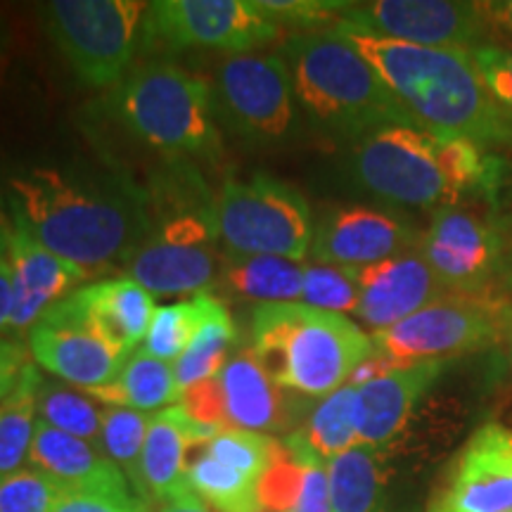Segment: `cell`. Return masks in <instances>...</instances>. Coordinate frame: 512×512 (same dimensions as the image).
<instances>
[{
    "label": "cell",
    "instance_id": "36",
    "mask_svg": "<svg viewBox=\"0 0 512 512\" xmlns=\"http://www.w3.org/2000/svg\"><path fill=\"white\" fill-rule=\"evenodd\" d=\"M273 446L275 439L266 437V434L233 430V427H226V430H221L214 439L204 444V448L216 460L235 467L242 475L252 477L254 482H259L268 470V465H271Z\"/></svg>",
    "mask_w": 512,
    "mask_h": 512
},
{
    "label": "cell",
    "instance_id": "46",
    "mask_svg": "<svg viewBox=\"0 0 512 512\" xmlns=\"http://www.w3.org/2000/svg\"><path fill=\"white\" fill-rule=\"evenodd\" d=\"M162 512H219V510L211 508L209 503H204L202 498L192 494V491H185V494L174 498V501L164 503Z\"/></svg>",
    "mask_w": 512,
    "mask_h": 512
},
{
    "label": "cell",
    "instance_id": "11",
    "mask_svg": "<svg viewBox=\"0 0 512 512\" xmlns=\"http://www.w3.org/2000/svg\"><path fill=\"white\" fill-rule=\"evenodd\" d=\"M273 22L256 0H157L147 3L140 50H226L230 55L254 53L278 36Z\"/></svg>",
    "mask_w": 512,
    "mask_h": 512
},
{
    "label": "cell",
    "instance_id": "51",
    "mask_svg": "<svg viewBox=\"0 0 512 512\" xmlns=\"http://www.w3.org/2000/svg\"><path fill=\"white\" fill-rule=\"evenodd\" d=\"M505 342H508V354H510V363H512V313L508 320V330H505Z\"/></svg>",
    "mask_w": 512,
    "mask_h": 512
},
{
    "label": "cell",
    "instance_id": "6",
    "mask_svg": "<svg viewBox=\"0 0 512 512\" xmlns=\"http://www.w3.org/2000/svg\"><path fill=\"white\" fill-rule=\"evenodd\" d=\"M249 342L275 384L309 399L335 394L375 356L373 335L361 325L304 302L256 306Z\"/></svg>",
    "mask_w": 512,
    "mask_h": 512
},
{
    "label": "cell",
    "instance_id": "44",
    "mask_svg": "<svg viewBox=\"0 0 512 512\" xmlns=\"http://www.w3.org/2000/svg\"><path fill=\"white\" fill-rule=\"evenodd\" d=\"M29 363V351L17 339L0 337V401L8 396Z\"/></svg>",
    "mask_w": 512,
    "mask_h": 512
},
{
    "label": "cell",
    "instance_id": "34",
    "mask_svg": "<svg viewBox=\"0 0 512 512\" xmlns=\"http://www.w3.org/2000/svg\"><path fill=\"white\" fill-rule=\"evenodd\" d=\"M102 411L105 408L81 389H72V384L43 380L38 392V420L91 444H98Z\"/></svg>",
    "mask_w": 512,
    "mask_h": 512
},
{
    "label": "cell",
    "instance_id": "37",
    "mask_svg": "<svg viewBox=\"0 0 512 512\" xmlns=\"http://www.w3.org/2000/svg\"><path fill=\"white\" fill-rule=\"evenodd\" d=\"M304 479V463L299 460L285 441L275 439L273 458L264 477L259 479V505L268 512H292L299 498Z\"/></svg>",
    "mask_w": 512,
    "mask_h": 512
},
{
    "label": "cell",
    "instance_id": "17",
    "mask_svg": "<svg viewBox=\"0 0 512 512\" xmlns=\"http://www.w3.org/2000/svg\"><path fill=\"white\" fill-rule=\"evenodd\" d=\"M27 342L36 366L81 392L117 380L128 358L57 306L29 332Z\"/></svg>",
    "mask_w": 512,
    "mask_h": 512
},
{
    "label": "cell",
    "instance_id": "3",
    "mask_svg": "<svg viewBox=\"0 0 512 512\" xmlns=\"http://www.w3.org/2000/svg\"><path fill=\"white\" fill-rule=\"evenodd\" d=\"M342 31V29H339ZM415 124L486 147H512V119L486 91L470 50L422 48L342 31Z\"/></svg>",
    "mask_w": 512,
    "mask_h": 512
},
{
    "label": "cell",
    "instance_id": "23",
    "mask_svg": "<svg viewBox=\"0 0 512 512\" xmlns=\"http://www.w3.org/2000/svg\"><path fill=\"white\" fill-rule=\"evenodd\" d=\"M216 427L192 420L181 406H169L152 413L150 432H147L143 458H140V479H143L145 498L169 503L185 494L188 482V453L192 446L207 444L219 434Z\"/></svg>",
    "mask_w": 512,
    "mask_h": 512
},
{
    "label": "cell",
    "instance_id": "22",
    "mask_svg": "<svg viewBox=\"0 0 512 512\" xmlns=\"http://www.w3.org/2000/svg\"><path fill=\"white\" fill-rule=\"evenodd\" d=\"M29 465L48 475L64 491L121 498L138 496L124 472L98 446L55 430L41 420L29 451Z\"/></svg>",
    "mask_w": 512,
    "mask_h": 512
},
{
    "label": "cell",
    "instance_id": "25",
    "mask_svg": "<svg viewBox=\"0 0 512 512\" xmlns=\"http://www.w3.org/2000/svg\"><path fill=\"white\" fill-rule=\"evenodd\" d=\"M91 399L114 408H133L140 413H159L171 403H178L174 363L159 361L145 349L133 351L126 358L117 380L105 387L88 389Z\"/></svg>",
    "mask_w": 512,
    "mask_h": 512
},
{
    "label": "cell",
    "instance_id": "38",
    "mask_svg": "<svg viewBox=\"0 0 512 512\" xmlns=\"http://www.w3.org/2000/svg\"><path fill=\"white\" fill-rule=\"evenodd\" d=\"M64 489L48 475L24 467L0 477V512H53Z\"/></svg>",
    "mask_w": 512,
    "mask_h": 512
},
{
    "label": "cell",
    "instance_id": "35",
    "mask_svg": "<svg viewBox=\"0 0 512 512\" xmlns=\"http://www.w3.org/2000/svg\"><path fill=\"white\" fill-rule=\"evenodd\" d=\"M304 304L313 309L330 313H354L361 299V280L358 268L330 266V264H306L304 273Z\"/></svg>",
    "mask_w": 512,
    "mask_h": 512
},
{
    "label": "cell",
    "instance_id": "19",
    "mask_svg": "<svg viewBox=\"0 0 512 512\" xmlns=\"http://www.w3.org/2000/svg\"><path fill=\"white\" fill-rule=\"evenodd\" d=\"M358 280H361V299H358L356 318L373 335L401 323L446 294V287L441 285L418 247L382 264L358 268Z\"/></svg>",
    "mask_w": 512,
    "mask_h": 512
},
{
    "label": "cell",
    "instance_id": "27",
    "mask_svg": "<svg viewBox=\"0 0 512 512\" xmlns=\"http://www.w3.org/2000/svg\"><path fill=\"white\" fill-rule=\"evenodd\" d=\"M332 512H384L382 448L356 444L328 460Z\"/></svg>",
    "mask_w": 512,
    "mask_h": 512
},
{
    "label": "cell",
    "instance_id": "43",
    "mask_svg": "<svg viewBox=\"0 0 512 512\" xmlns=\"http://www.w3.org/2000/svg\"><path fill=\"white\" fill-rule=\"evenodd\" d=\"M53 512H147L143 498L131 496H102V494H79V491H64Z\"/></svg>",
    "mask_w": 512,
    "mask_h": 512
},
{
    "label": "cell",
    "instance_id": "50",
    "mask_svg": "<svg viewBox=\"0 0 512 512\" xmlns=\"http://www.w3.org/2000/svg\"><path fill=\"white\" fill-rule=\"evenodd\" d=\"M503 280L505 285L512 290V242L508 245V256H505V271H503Z\"/></svg>",
    "mask_w": 512,
    "mask_h": 512
},
{
    "label": "cell",
    "instance_id": "16",
    "mask_svg": "<svg viewBox=\"0 0 512 512\" xmlns=\"http://www.w3.org/2000/svg\"><path fill=\"white\" fill-rule=\"evenodd\" d=\"M420 233L403 216L377 207H337L313 226L311 256L316 264L368 268L411 252Z\"/></svg>",
    "mask_w": 512,
    "mask_h": 512
},
{
    "label": "cell",
    "instance_id": "30",
    "mask_svg": "<svg viewBox=\"0 0 512 512\" xmlns=\"http://www.w3.org/2000/svg\"><path fill=\"white\" fill-rule=\"evenodd\" d=\"M235 337H238V328H235L233 316H230L226 304L214 297V304H211L202 328L197 330L188 349L174 363L178 394L219 375L230 354H233L230 349H233Z\"/></svg>",
    "mask_w": 512,
    "mask_h": 512
},
{
    "label": "cell",
    "instance_id": "39",
    "mask_svg": "<svg viewBox=\"0 0 512 512\" xmlns=\"http://www.w3.org/2000/svg\"><path fill=\"white\" fill-rule=\"evenodd\" d=\"M285 446L304 463V479L299 498L292 512H332L330 510V482H328V460L318 456L313 448L306 444L302 434L292 432L283 439Z\"/></svg>",
    "mask_w": 512,
    "mask_h": 512
},
{
    "label": "cell",
    "instance_id": "9",
    "mask_svg": "<svg viewBox=\"0 0 512 512\" xmlns=\"http://www.w3.org/2000/svg\"><path fill=\"white\" fill-rule=\"evenodd\" d=\"M226 256H283L304 261L311 252L313 216L306 197L268 174L228 178L216 197Z\"/></svg>",
    "mask_w": 512,
    "mask_h": 512
},
{
    "label": "cell",
    "instance_id": "41",
    "mask_svg": "<svg viewBox=\"0 0 512 512\" xmlns=\"http://www.w3.org/2000/svg\"><path fill=\"white\" fill-rule=\"evenodd\" d=\"M261 10L266 12L273 22H290L299 29H320L328 19L344 15L351 3H339V0H256Z\"/></svg>",
    "mask_w": 512,
    "mask_h": 512
},
{
    "label": "cell",
    "instance_id": "48",
    "mask_svg": "<svg viewBox=\"0 0 512 512\" xmlns=\"http://www.w3.org/2000/svg\"><path fill=\"white\" fill-rule=\"evenodd\" d=\"M10 50H12V29L3 19V15H0V76H3L5 64L10 60Z\"/></svg>",
    "mask_w": 512,
    "mask_h": 512
},
{
    "label": "cell",
    "instance_id": "1",
    "mask_svg": "<svg viewBox=\"0 0 512 512\" xmlns=\"http://www.w3.org/2000/svg\"><path fill=\"white\" fill-rule=\"evenodd\" d=\"M10 188L12 221L88 278L126 266L145 235V190L128 183L102 188L41 166L12 178Z\"/></svg>",
    "mask_w": 512,
    "mask_h": 512
},
{
    "label": "cell",
    "instance_id": "21",
    "mask_svg": "<svg viewBox=\"0 0 512 512\" xmlns=\"http://www.w3.org/2000/svg\"><path fill=\"white\" fill-rule=\"evenodd\" d=\"M448 361L392 366L356 387L358 444L384 448L403 430L418 401L444 375Z\"/></svg>",
    "mask_w": 512,
    "mask_h": 512
},
{
    "label": "cell",
    "instance_id": "49",
    "mask_svg": "<svg viewBox=\"0 0 512 512\" xmlns=\"http://www.w3.org/2000/svg\"><path fill=\"white\" fill-rule=\"evenodd\" d=\"M8 245H10V226L5 223L3 214H0V259H8Z\"/></svg>",
    "mask_w": 512,
    "mask_h": 512
},
{
    "label": "cell",
    "instance_id": "28",
    "mask_svg": "<svg viewBox=\"0 0 512 512\" xmlns=\"http://www.w3.org/2000/svg\"><path fill=\"white\" fill-rule=\"evenodd\" d=\"M43 377L27 363L15 389L0 401V477L24 470L38 425V392Z\"/></svg>",
    "mask_w": 512,
    "mask_h": 512
},
{
    "label": "cell",
    "instance_id": "47",
    "mask_svg": "<svg viewBox=\"0 0 512 512\" xmlns=\"http://www.w3.org/2000/svg\"><path fill=\"white\" fill-rule=\"evenodd\" d=\"M486 12H489V19H494L496 27H501L512 36V0H503V3H486Z\"/></svg>",
    "mask_w": 512,
    "mask_h": 512
},
{
    "label": "cell",
    "instance_id": "24",
    "mask_svg": "<svg viewBox=\"0 0 512 512\" xmlns=\"http://www.w3.org/2000/svg\"><path fill=\"white\" fill-rule=\"evenodd\" d=\"M216 380L226 411V427L256 434L287 430L292 411L285 401V389L266 375L252 349H235Z\"/></svg>",
    "mask_w": 512,
    "mask_h": 512
},
{
    "label": "cell",
    "instance_id": "20",
    "mask_svg": "<svg viewBox=\"0 0 512 512\" xmlns=\"http://www.w3.org/2000/svg\"><path fill=\"white\" fill-rule=\"evenodd\" d=\"M57 309L93 330L119 354L131 356L145 342L157 306L145 287L121 275L79 287Z\"/></svg>",
    "mask_w": 512,
    "mask_h": 512
},
{
    "label": "cell",
    "instance_id": "29",
    "mask_svg": "<svg viewBox=\"0 0 512 512\" xmlns=\"http://www.w3.org/2000/svg\"><path fill=\"white\" fill-rule=\"evenodd\" d=\"M185 482L192 494L219 512H261L259 482L216 460L204 444L190 448Z\"/></svg>",
    "mask_w": 512,
    "mask_h": 512
},
{
    "label": "cell",
    "instance_id": "12",
    "mask_svg": "<svg viewBox=\"0 0 512 512\" xmlns=\"http://www.w3.org/2000/svg\"><path fill=\"white\" fill-rule=\"evenodd\" d=\"M219 119L252 143H278L294 128V91L283 55H228L214 76Z\"/></svg>",
    "mask_w": 512,
    "mask_h": 512
},
{
    "label": "cell",
    "instance_id": "15",
    "mask_svg": "<svg viewBox=\"0 0 512 512\" xmlns=\"http://www.w3.org/2000/svg\"><path fill=\"white\" fill-rule=\"evenodd\" d=\"M427 512H512V427L479 425L453 456Z\"/></svg>",
    "mask_w": 512,
    "mask_h": 512
},
{
    "label": "cell",
    "instance_id": "14",
    "mask_svg": "<svg viewBox=\"0 0 512 512\" xmlns=\"http://www.w3.org/2000/svg\"><path fill=\"white\" fill-rule=\"evenodd\" d=\"M508 245V228L501 219L448 207L434 211L418 249L446 292L486 294L503 278Z\"/></svg>",
    "mask_w": 512,
    "mask_h": 512
},
{
    "label": "cell",
    "instance_id": "32",
    "mask_svg": "<svg viewBox=\"0 0 512 512\" xmlns=\"http://www.w3.org/2000/svg\"><path fill=\"white\" fill-rule=\"evenodd\" d=\"M150 413L133 411V408H114L107 406L102 411V427L98 446L114 465L124 472L133 491L145 501L143 479H140V458H143V446L150 432Z\"/></svg>",
    "mask_w": 512,
    "mask_h": 512
},
{
    "label": "cell",
    "instance_id": "18",
    "mask_svg": "<svg viewBox=\"0 0 512 512\" xmlns=\"http://www.w3.org/2000/svg\"><path fill=\"white\" fill-rule=\"evenodd\" d=\"M8 261L12 271V294H15L8 328V335L12 337H29V332L53 306L88 280L79 266L50 252L15 221L10 223Z\"/></svg>",
    "mask_w": 512,
    "mask_h": 512
},
{
    "label": "cell",
    "instance_id": "13",
    "mask_svg": "<svg viewBox=\"0 0 512 512\" xmlns=\"http://www.w3.org/2000/svg\"><path fill=\"white\" fill-rule=\"evenodd\" d=\"M335 27L422 48L472 50L489 41L491 19L486 3L373 0L351 3Z\"/></svg>",
    "mask_w": 512,
    "mask_h": 512
},
{
    "label": "cell",
    "instance_id": "8",
    "mask_svg": "<svg viewBox=\"0 0 512 512\" xmlns=\"http://www.w3.org/2000/svg\"><path fill=\"white\" fill-rule=\"evenodd\" d=\"M147 3L50 0L38 5L43 29L74 74L91 88H114L140 50Z\"/></svg>",
    "mask_w": 512,
    "mask_h": 512
},
{
    "label": "cell",
    "instance_id": "31",
    "mask_svg": "<svg viewBox=\"0 0 512 512\" xmlns=\"http://www.w3.org/2000/svg\"><path fill=\"white\" fill-rule=\"evenodd\" d=\"M299 434L323 460L335 458L339 453L349 451L351 446H356L358 408L354 384H344L335 394L320 399Z\"/></svg>",
    "mask_w": 512,
    "mask_h": 512
},
{
    "label": "cell",
    "instance_id": "42",
    "mask_svg": "<svg viewBox=\"0 0 512 512\" xmlns=\"http://www.w3.org/2000/svg\"><path fill=\"white\" fill-rule=\"evenodd\" d=\"M176 406H181L192 420L202 422V425L216 427V430H226V411H223L221 389L216 377L195 384V387L178 394Z\"/></svg>",
    "mask_w": 512,
    "mask_h": 512
},
{
    "label": "cell",
    "instance_id": "5",
    "mask_svg": "<svg viewBox=\"0 0 512 512\" xmlns=\"http://www.w3.org/2000/svg\"><path fill=\"white\" fill-rule=\"evenodd\" d=\"M280 55L294 98L325 131L361 140L375 128L415 124L366 55L337 27L297 31L285 38Z\"/></svg>",
    "mask_w": 512,
    "mask_h": 512
},
{
    "label": "cell",
    "instance_id": "40",
    "mask_svg": "<svg viewBox=\"0 0 512 512\" xmlns=\"http://www.w3.org/2000/svg\"><path fill=\"white\" fill-rule=\"evenodd\" d=\"M470 55L477 64V72L482 76L486 91L512 119V46L489 38L482 46L472 48Z\"/></svg>",
    "mask_w": 512,
    "mask_h": 512
},
{
    "label": "cell",
    "instance_id": "4",
    "mask_svg": "<svg viewBox=\"0 0 512 512\" xmlns=\"http://www.w3.org/2000/svg\"><path fill=\"white\" fill-rule=\"evenodd\" d=\"M145 190V235L128 256L126 278L152 297L211 294L221 271V233L216 197L185 159L152 176Z\"/></svg>",
    "mask_w": 512,
    "mask_h": 512
},
{
    "label": "cell",
    "instance_id": "45",
    "mask_svg": "<svg viewBox=\"0 0 512 512\" xmlns=\"http://www.w3.org/2000/svg\"><path fill=\"white\" fill-rule=\"evenodd\" d=\"M12 304H15V294H12V271L10 261L0 259V337L8 335Z\"/></svg>",
    "mask_w": 512,
    "mask_h": 512
},
{
    "label": "cell",
    "instance_id": "33",
    "mask_svg": "<svg viewBox=\"0 0 512 512\" xmlns=\"http://www.w3.org/2000/svg\"><path fill=\"white\" fill-rule=\"evenodd\" d=\"M211 304H214V294H200V297H192L190 302L159 306L150 330H147L143 349L159 361L176 363L188 349L192 337L197 335V330L202 328Z\"/></svg>",
    "mask_w": 512,
    "mask_h": 512
},
{
    "label": "cell",
    "instance_id": "2",
    "mask_svg": "<svg viewBox=\"0 0 512 512\" xmlns=\"http://www.w3.org/2000/svg\"><path fill=\"white\" fill-rule=\"evenodd\" d=\"M354 181L392 204L415 209L460 207L465 197L491 202L505 183V159L467 138L415 124H389L356 140Z\"/></svg>",
    "mask_w": 512,
    "mask_h": 512
},
{
    "label": "cell",
    "instance_id": "10",
    "mask_svg": "<svg viewBox=\"0 0 512 512\" xmlns=\"http://www.w3.org/2000/svg\"><path fill=\"white\" fill-rule=\"evenodd\" d=\"M512 304L489 294L446 292L392 328L375 332V354L394 366L448 361L505 339Z\"/></svg>",
    "mask_w": 512,
    "mask_h": 512
},
{
    "label": "cell",
    "instance_id": "26",
    "mask_svg": "<svg viewBox=\"0 0 512 512\" xmlns=\"http://www.w3.org/2000/svg\"><path fill=\"white\" fill-rule=\"evenodd\" d=\"M304 261L283 256H226L223 280L238 297L259 304L297 302L304 294Z\"/></svg>",
    "mask_w": 512,
    "mask_h": 512
},
{
    "label": "cell",
    "instance_id": "7",
    "mask_svg": "<svg viewBox=\"0 0 512 512\" xmlns=\"http://www.w3.org/2000/svg\"><path fill=\"white\" fill-rule=\"evenodd\" d=\"M105 110L128 136L169 159L221 155L214 88L174 64L131 69L105 98Z\"/></svg>",
    "mask_w": 512,
    "mask_h": 512
}]
</instances>
